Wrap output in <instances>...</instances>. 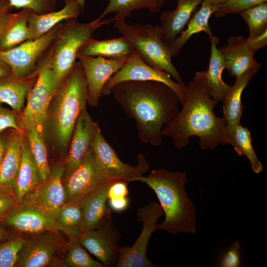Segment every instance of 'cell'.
<instances>
[{
    "label": "cell",
    "instance_id": "cell-13",
    "mask_svg": "<svg viewBox=\"0 0 267 267\" xmlns=\"http://www.w3.org/2000/svg\"><path fill=\"white\" fill-rule=\"evenodd\" d=\"M50 168L49 178L40 181L29 191L21 204L33 207L55 219L57 211L66 201L62 180L65 168L63 164Z\"/></svg>",
    "mask_w": 267,
    "mask_h": 267
},
{
    "label": "cell",
    "instance_id": "cell-42",
    "mask_svg": "<svg viewBox=\"0 0 267 267\" xmlns=\"http://www.w3.org/2000/svg\"><path fill=\"white\" fill-rule=\"evenodd\" d=\"M8 128L23 132L17 123L14 111L2 107L0 103V132Z\"/></svg>",
    "mask_w": 267,
    "mask_h": 267
},
{
    "label": "cell",
    "instance_id": "cell-3",
    "mask_svg": "<svg viewBox=\"0 0 267 267\" xmlns=\"http://www.w3.org/2000/svg\"><path fill=\"white\" fill-rule=\"evenodd\" d=\"M146 184L156 195L165 219L157 224L156 229L171 234L196 231V209L185 189L187 177L183 172H170L164 168L152 170L147 176L133 178Z\"/></svg>",
    "mask_w": 267,
    "mask_h": 267
},
{
    "label": "cell",
    "instance_id": "cell-24",
    "mask_svg": "<svg viewBox=\"0 0 267 267\" xmlns=\"http://www.w3.org/2000/svg\"><path fill=\"white\" fill-rule=\"evenodd\" d=\"M135 50L124 37L106 40L93 38L79 49L78 56H99L107 59L127 61Z\"/></svg>",
    "mask_w": 267,
    "mask_h": 267
},
{
    "label": "cell",
    "instance_id": "cell-19",
    "mask_svg": "<svg viewBox=\"0 0 267 267\" xmlns=\"http://www.w3.org/2000/svg\"><path fill=\"white\" fill-rule=\"evenodd\" d=\"M218 48L229 74L236 78L249 70H258L262 66L255 60V52L250 47L247 38L242 35L228 37L227 44Z\"/></svg>",
    "mask_w": 267,
    "mask_h": 267
},
{
    "label": "cell",
    "instance_id": "cell-36",
    "mask_svg": "<svg viewBox=\"0 0 267 267\" xmlns=\"http://www.w3.org/2000/svg\"><path fill=\"white\" fill-rule=\"evenodd\" d=\"M239 14L248 27V40H252L267 31V2L247 9Z\"/></svg>",
    "mask_w": 267,
    "mask_h": 267
},
{
    "label": "cell",
    "instance_id": "cell-10",
    "mask_svg": "<svg viewBox=\"0 0 267 267\" xmlns=\"http://www.w3.org/2000/svg\"><path fill=\"white\" fill-rule=\"evenodd\" d=\"M62 23H59L37 39L26 41L7 50H0V59L9 66L12 76L25 77L36 70L39 61L49 48Z\"/></svg>",
    "mask_w": 267,
    "mask_h": 267
},
{
    "label": "cell",
    "instance_id": "cell-4",
    "mask_svg": "<svg viewBox=\"0 0 267 267\" xmlns=\"http://www.w3.org/2000/svg\"><path fill=\"white\" fill-rule=\"evenodd\" d=\"M87 103L86 76L82 64L76 62L54 94L45 123L63 151L69 147L77 120Z\"/></svg>",
    "mask_w": 267,
    "mask_h": 267
},
{
    "label": "cell",
    "instance_id": "cell-48",
    "mask_svg": "<svg viewBox=\"0 0 267 267\" xmlns=\"http://www.w3.org/2000/svg\"><path fill=\"white\" fill-rule=\"evenodd\" d=\"M11 74V70L9 66L0 59V78L9 76Z\"/></svg>",
    "mask_w": 267,
    "mask_h": 267
},
{
    "label": "cell",
    "instance_id": "cell-29",
    "mask_svg": "<svg viewBox=\"0 0 267 267\" xmlns=\"http://www.w3.org/2000/svg\"><path fill=\"white\" fill-rule=\"evenodd\" d=\"M23 132L16 131L8 137L5 155L0 165V186L13 191L21 162Z\"/></svg>",
    "mask_w": 267,
    "mask_h": 267
},
{
    "label": "cell",
    "instance_id": "cell-8",
    "mask_svg": "<svg viewBox=\"0 0 267 267\" xmlns=\"http://www.w3.org/2000/svg\"><path fill=\"white\" fill-rule=\"evenodd\" d=\"M163 214L160 205L155 201L149 202L146 206L137 209V220L142 222V229L132 246L121 247L116 267H157L147 257V248L152 234L157 230V222Z\"/></svg>",
    "mask_w": 267,
    "mask_h": 267
},
{
    "label": "cell",
    "instance_id": "cell-6",
    "mask_svg": "<svg viewBox=\"0 0 267 267\" xmlns=\"http://www.w3.org/2000/svg\"><path fill=\"white\" fill-rule=\"evenodd\" d=\"M115 27L134 47L140 58L152 67L164 71L182 86L185 85L172 62L169 46L162 38L159 26L129 24L126 20H114Z\"/></svg>",
    "mask_w": 267,
    "mask_h": 267
},
{
    "label": "cell",
    "instance_id": "cell-1",
    "mask_svg": "<svg viewBox=\"0 0 267 267\" xmlns=\"http://www.w3.org/2000/svg\"><path fill=\"white\" fill-rule=\"evenodd\" d=\"M111 94L125 114L135 120L140 140L161 146L163 129L179 110L176 93L160 82L129 81L116 85Z\"/></svg>",
    "mask_w": 267,
    "mask_h": 267
},
{
    "label": "cell",
    "instance_id": "cell-32",
    "mask_svg": "<svg viewBox=\"0 0 267 267\" xmlns=\"http://www.w3.org/2000/svg\"><path fill=\"white\" fill-rule=\"evenodd\" d=\"M166 0H109L108 4L100 15L99 20L108 14L114 13L113 21L117 19L126 20L134 10L146 8L151 13L160 11Z\"/></svg>",
    "mask_w": 267,
    "mask_h": 267
},
{
    "label": "cell",
    "instance_id": "cell-39",
    "mask_svg": "<svg viewBox=\"0 0 267 267\" xmlns=\"http://www.w3.org/2000/svg\"><path fill=\"white\" fill-rule=\"evenodd\" d=\"M267 0H230L222 5L215 13L216 17L221 18L229 14H239L241 12Z\"/></svg>",
    "mask_w": 267,
    "mask_h": 267
},
{
    "label": "cell",
    "instance_id": "cell-45",
    "mask_svg": "<svg viewBox=\"0 0 267 267\" xmlns=\"http://www.w3.org/2000/svg\"><path fill=\"white\" fill-rule=\"evenodd\" d=\"M247 40L251 48L256 52L267 45V32L252 40H249L247 38Z\"/></svg>",
    "mask_w": 267,
    "mask_h": 267
},
{
    "label": "cell",
    "instance_id": "cell-20",
    "mask_svg": "<svg viewBox=\"0 0 267 267\" xmlns=\"http://www.w3.org/2000/svg\"><path fill=\"white\" fill-rule=\"evenodd\" d=\"M112 181L100 184L81 200L84 216L82 232L100 227L113 221L111 210L106 204Z\"/></svg>",
    "mask_w": 267,
    "mask_h": 267
},
{
    "label": "cell",
    "instance_id": "cell-44",
    "mask_svg": "<svg viewBox=\"0 0 267 267\" xmlns=\"http://www.w3.org/2000/svg\"><path fill=\"white\" fill-rule=\"evenodd\" d=\"M108 199L109 207L116 212H123L126 210L129 206V201L127 196Z\"/></svg>",
    "mask_w": 267,
    "mask_h": 267
},
{
    "label": "cell",
    "instance_id": "cell-28",
    "mask_svg": "<svg viewBox=\"0 0 267 267\" xmlns=\"http://www.w3.org/2000/svg\"><path fill=\"white\" fill-rule=\"evenodd\" d=\"M40 182L35 160L27 137L23 135L21 162L13 189L14 194L19 205L26 194Z\"/></svg>",
    "mask_w": 267,
    "mask_h": 267
},
{
    "label": "cell",
    "instance_id": "cell-34",
    "mask_svg": "<svg viewBox=\"0 0 267 267\" xmlns=\"http://www.w3.org/2000/svg\"><path fill=\"white\" fill-rule=\"evenodd\" d=\"M54 218L60 225L75 233L79 237L82 234L84 216L81 201L65 202L58 209Z\"/></svg>",
    "mask_w": 267,
    "mask_h": 267
},
{
    "label": "cell",
    "instance_id": "cell-50",
    "mask_svg": "<svg viewBox=\"0 0 267 267\" xmlns=\"http://www.w3.org/2000/svg\"><path fill=\"white\" fill-rule=\"evenodd\" d=\"M208 1L217 5H222L230 0H206Z\"/></svg>",
    "mask_w": 267,
    "mask_h": 267
},
{
    "label": "cell",
    "instance_id": "cell-51",
    "mask_svg": "<svg viewBox=\"0 0 267 267\" xmlns=\"http://www.w3.org/2000/svg\"><path fill=\"white\" fill-rule=\"evenodd\" d=\"M6 236V233L4 229L0 226V241L3 240Z\"/></svg>",
    "mask_w": 267,
    "mask_h": 267
},
{
    "label": "cell",
    "instance_id": "cell-2",
    "mask_svg": "<svg viewBox=\"0 0 267 267\" xmlns=\"http://www.w3.org/2000/svg\"><path fill=\"white\" fill-rule=\"evenodd\" d=\"M217 104L202 84L193 80L189 82L185 86L182 108L163 129L162 136L170 137L177 149L186 146L192 136L199 138L202 150H214L220 144L228 143L226 121L213 111Z\"/></svg>",
    "mask_w": 267,
    "mask_h": 267
},
{
    "label": "cell",
    "instance_id": "cell-5",
    "mask_svg": "<svg viewBox=\"0 0 267 267\" xmlns=\"http://www.w3.org/2000/svg\"><path fill=\"white\" fill-rule=\"evenodd\" d=\"M112 21V18H97L86 23L80 22L77 18L64 21L48 49L50 67L58 86L76 62L80 47L92 38L96 29Z\"/></svg>",
    "mask_w": 267,
    "mask_h": 267
},
{
    "label": "cell",
    "instance_id": "cell-35",
    "mask_svg": "<svg viewBox=\"0 0 267 267\" xmlns=\"http://www.w3.org/2000/svg\"><path fill=\"white\" fill-rule=\"evenodd\" d=\"M69 238L65 255L61 260L62 267H104L101 263L94 260L90 257L77 238Z\"/></svg>",
    "mask_w": 267,
    "mask_h": 267
},
{
    "label": "cell",
    "instance_id": "cell-52",
    "mask_svg": "<svg viewBox=\"0 0 267 267\" xmlns=\"http://www.w3.org/2000/svg\"><path fill=\"white\" fill-rule=\"evenodd\" d=\"M86 0H78L80 5H81L83 10H84L85 7V4Z\"/></svg>",
    "mask_w": 267,
    "mask_h": 267
},
{
    "label": "cell",
    "instance_id": "cell-49",
    "mask_svg": "<svg viewBox=\"0 0 267 267\" xmlns=\"http://www.w3.org/2000/svg\"><path fill=\"white\" fill-rule=\"evenodd\" d=\"M9 0H0V15L6 11H10Z\"/></svg>",
    "mask_w": 267,
    "mask_h": 267
},
{
    "label": "cell",
    "instance_id": "cell-25",
    "mask_svg": "<svg viewBox=\"0 0 267 267\" xmlns=\"http://www.w3.org/2000/svg\"><path fill=\"white\" fill-rule=\"evenodd\" d=\"M38 76V69L30 75L16 78L12 75L0 78V103H6L14 111L21 112L25 99L34 86Z\"/></svg>",
    "mask_w": 267,
    "mask_h": 267
},
{
    "label": "cell",
    "instance_id": "cell-47",
    "mask_svg": "<svg viewBox=\"0 0 267 267\" xmlns=\"http://www.w3.org/2000/svg\"><path fill=\"white\" fill-rule=\"evenodd\" d=\"M10 14V11H6L0 15V38L8 22Z\"/></svg>",
    "mask_w": 267,
    "mask_h": 267
},
{
    "label": "cell",
    "instance_id": "cell-11",
    "mask_svg": "<svg viewBox=\"0 0 267 267\" xmlns=\"http://www.w3.org/2000/svg\"><path fill=\"white\" fill-rule=\"evenodd\" d=\"M58 231H45L28 239L19 253L16 267H44L61 266L56 254L66 248Z\"/></svg>",
    "mask_w": 267,
    "mask_h": 267
},
{
    "label": "cell",
    "instance_id": "cell-37",
    "mask_svg": "<svg viewBox=\"0 0 267 267\" xmlns=\"http://www.w3.org/2000/svg\"><path fill=\"white\" fill-rule=\"evenodd\" d=\"M28 239L16 236L0 244V267H16L19 252Z\"/></svg>",
    "mask_w": 267,
    "mask_h": 267
},
{
    "label": "cell",
    "instance_id": "cell-17",
    "mask_svg": "<svg viewBox=\"0 0 267 267\" xmlns=\"http://www.w3.org/2000/svg\"><path fill=\"white\" fill-rule=\"evenodd\" d=\"M77 58L82 64L86 76L88 103L91 107H96L105 84L127 61L99 56H78Z\"/></svg>",
    "mask_w": 267,
    "mask_h": 267
},
{
    "label": "cell",
    "instance_id": "cell-30",
    "mask_svg": "<svg viewBox=\"0 0 267 267\" xmlns=\"http://www.w3.org/2000/svg\"><path fill=\"white\" fill-rule=\"evenodd\" d=\"M31 11L24 8L17 13H11L8 22L0 38V50H7L26 41L33 40L28 23Z\"/></svg>",
    "mask_w": 267,
    "mask_h": 267
},
{
    "label": "cell",
    "instance_id": "cell-21",
    "mask_svg": "<svg viewBox=\"0 0 267 267\" xmlns=\"http://www.w3.org/2000/svg\"><path fill=\"white\" fill-rule=\"evenodd\" d=\"M210 39L211 54L208 68L206 71L197 72L193 80L202 84L210 96L218 103L222 101L230 86L224 83L222 78L226 65L222 53L217 47L219 39L213 35Z\"/></svg>",
    "mask_w": 267,
    "mask_h": 267
},
{
    "label": "cell",
    "instance_id": "cell-15",
    "mask_svg": "<svg viewBox=\"0 0 267 267\" xmlns=\"http://www.w3.org/2000/svg\"><path fill=\"white\" fill-rule=\"evenodd\" d=\"M109 181L102 175L91 150L72 172L62 177L66 202L81 200L100 184Z\"/></svg>",
    "mask_w": 267,
    "mask_h": 267
},
{
    "label": "cell",
    "instance_id": "cell-9",
    "mask_svg": "<svg viewBox=\"0 0 267 267\" xmlns=\"http://www.w3.org/2000/svg\"><path fill=\"white\" fill-rule=\"evenodd\" d=\"M92 150L101 173L108 181L131 182L133 178L143 176L150 169L149 162L141 153L137 155V163L134 166L123 162L105 139L100 128L96 132Z\"/></svg>",
    "mask_w": 267,
    "mask_h": 267
},
{
    "label": "cell",
    "instance_id": "cell-22",
    "mask_svg": "<svg viewBox=\"0 0 267 267\" xmlns=\"http://www.w3.org/2000/svg\"><path fill=\"white\" fill-rule=\"evenodd\" d=\"M177 0L174 10L164 11L160 16L162 38L168 46L183 30L203 0Z\"/></svg>",
    "mask_w": 267,
    "mask_h": 267
},
{
    "label": "cell",
    "instance_id": "cell-14",
    "mask_svg": "<svg viewBox=\"0 0 267 267\" xmlns=\"http://www.w3.org/2000/svg\"><path fill=\"white\" fill-rule=\"evenodd\" d=\"M121 235L113 222L100 227L82 232L80 244L95 256L104 267H116L121 245Z\"/></svg>",
    "mask_w": 267,
    "mask_h": 267
},
{
    "label": "cell",
    "instance_id": "cell-27",
    "mask_svg": "<svg viewBox=\"0 0 267 267\" xmlns=\"http://www.w3.org/2000/svg\"><path fill=\"white\" fill-rule=\"evenodd\" d=\"M221 5L212 3L206 0H203L200 8L192 15L187 24L186 29L182 30L179 35L169 45L172 57L178 54L193 35L204 32L209 37L212 36L209 20L212 14L218 10Z\"/></svg>",
    "mask_w": 267,
    "mask_h": 267
},
{
    "label": "cell",
    "instance_id": "cell-41",
    "mask_svg": "<svg viewBox=\"0 0 267 267\" xmlns=\"http://www.w3.org/2000/svg\"><path fill=\"white\" fill-rule=\"evenodd\" d=\"M241 245L238 241L231 244L219 262L221 267H238L240 265Z\"/></svg>",
    "mask_w": 267,
    "mask_h": 267
},
{
    "label": "cell",
    "instance_id": "cell-38",
    "mask_svg": "<svg viewBox=\"0 0 267 267\" xmlns=\"http://www.w3.org/2000/svg\"><path fill=\"white\" fill-rule=\"evenodd\" d=\"M10 7L26 8L38 14H44L55 10L56 0H9Z\"/></svg>",
    "mask_w": 267,
    "mask_h": 267
},
{
    "label": "cell",
    "instance_id": "cell-18",
    "mask_svg": "<svg viewBox=\"0 0 267 267\" xmlns=\"http://www.w3.org/2000/svg\"><path fill=\"white\" fill-rule=\"evenodd\" d=\"M98 125L94 122L87 108L80 113L76 123L64 163L65 177L75 170L92 150Z\"/></svg>",
    "mask_w": 267,
    "mask_h": 267
},
{
    "label": "cell",
    "instance_id": "cell-12",
    "mask_svg": "<svg viewBox=\"0 0 267 267\" xmlns=\"http://www.w3.org/2000/svg\"><path fill=\"white\" fill-rule=\"evenodd\" d=\"M129 81H155L163 83L176 93L180 104L183 100L185 86H182L174 81L167 73L148 65L136 52L108 80L103 88L102 95H109L116 85Z\"/></svg>",
    "mask_w": 267,
    "mask_h": 267
},
{
    "label": "cell",
    "instance_id": "cell-31",
    "mask_svg": "<svg viewBox=\"0 0 267 267\" xmlns=\"http://www.w3.org/2000/svg\"><path fill=\"white\" fill-rule=\"evenodd\" d=\"M228 143L239 156H245L249 161L253 171L260 174L263 170L262 163L258 158L252 143L251 134L249 130L241 125L226 129Z\"/></svg>",
    "mask_w": 267,
    "mask_h": 267
},
{
    "label": "cell",
    "instance_id": "cell-23",
    "mask_svg": "<svg viewBox=\"0 0 267 267\" xmlns=\"http://www.w3.org/2000/svg\"><path fill=\"white\" fill-rule=\"evenodd\" d=\"M83 10L78 0H65L64 6L58 11L38 14L32 11L28 17V23L33 40L43 36L63 21L78 18Z\"/></svg>",
    "mask_w": 267,
    "mask_h": 267
},
{
    "label": "cell",
    "instance_id": "cell-33",
    "mask_svg": "<svg viewBox=\"0 0 267 267\" xmlns=\"http://www.w3.org/2000/svg\"><path fill=\"white\" fill-rule=\"evenodd\" d=\"M25 132L40 181L46 180L50 176L51 172L48 163L47 148L43 134L36 128L30 129Z\"/></svg>",
    "mask_w": 267,
    "mask_h": 267
},
{
    "label": "cell",
    "instance_id": "cell-46",
    "mask_svg": "<svg viewBox=\"0 0 267 267\" xmlns=\"http://www.w3.org/2000/svg\"><path fill=\"white\" fill-rule=\"evenodd\" d=\"M8 143V138L0 135V165L5 155Z\"/></svg>",
    "mask_w": 267,
    "mask_h": 267
},
{
    "label": "cell",
    "instance_id": "cell-16",
    "mask_svg": "<svg viewBox=\"0 0 267 267\" xmlns=\"http://www.w3.org/2000/svg\"><path fill=\"white\" fill-rule=\"evenodd\" d=\"M4 221L7 225L20 232L34 235L45 231H62L68 237L79 238L77 235L60 225L54 218L23 203L11 211Z\"/></svg>",
    "mask_w": 267,
    "mask_h": 267
},
{
    "label": "cell",
    "instance_id": "cell-26",
    "mask_svg": "<svg viewBox=\"0 0 267 267\" xmlns=\"http://www.w3.org/2000/svg\"><path fill=\"white\" fill-rule=\"evenodd\" d=\"M257 71L255 69H251L236 78L234 84L230 86L224 95L222 101L223 102V117L226 121V129L241 124L244 108L241 100L242 94Z\"/></svg>",
    "mask_w": 267,
    "mask_h": 267
},
{
    "label": "cell",
    "instance_id": "cell-7",
    "mask_svg": "<svg viewBox=\"0 0 267 267\" xmlns=\"http://www.w3.org/2000/svg\"><path fill=\"white\" fill-rule=\"evenodd\" d=\"M37 66L38 78L27 96V104L22 114L19 127L25 131L36 128L43 134L50 102L59 87L50 67L48 49Z\"/></svg>",
    "mask_w": 267,
    "mask_h": 267
},
{
    "label": "cell",
    "instance_id": "cell-40",
    "mask_svg": "<svg viewBox=\"0 0 267 267\" xmlns=\"http://www.w3.org/2000/svg\"><path fill=\"white\" fill-rule=\"evenodd\" d=\"M19 205L12 190L0 186V219H4Z\"/></svg>",
    "mask_w": 267,
    "mask_h": 267
},
{
    "label": "cell",
    "instance_id": "cell-43",
    "mask_svg": "<svg viewBox=\"0 0 267 267\" xmlns=\"http://www.w3.org/2000/svg\"><path fill=\"white\" fill-rule=\"evenodd\" d=\"M128 194V182L123 180H116L111 182L107 193V198L123 197Z\"/></svg>",
    "mask_w": 267,
    "mask_h": 267
}]
</instances>
